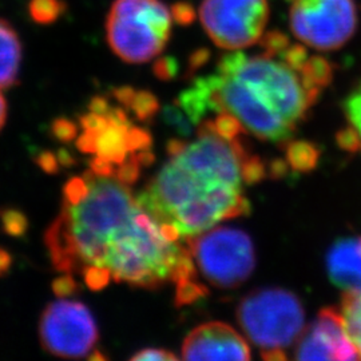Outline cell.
<instances>
[{"label":"cell","instance_id":"21","mask_svg":"<svg viewBox=\"0 0 361 361\" xmlns=\"http://www.w3.org/2000/svg\"><path fill=\"white\" fill-rule=\"evenodd\" d=\"M52 134L59 141H71L74 137H77V126L65 118H59L52 123Z\"/></svg>","mask_w":361,"mask_h":361},{"label":"cell","instance_id":"20","mask_svg":"<svg viewBox=\"0 0 361 361\" xmlns=\"http://www.w3.org/2000/svg\"><path fill=\"white\" fill-rule=\"evenodd\" d=\"M78 283L73 279V274H67L63 273V276L58 277L54 283H52V290L58 297H70L73 296L78 290Z\"/></svg>","mask_w":361,"mask_h":361},{"label":"cell","instance_id":"25","mask_svg":"<svg viewBox=\"0 0 361 361\" xmlns=\"http://www.w3.org/2000/svg\"><path fill=\"white\" fill-rule=\"evenodd\" d=\"M11 262H13V259L8 255V252H6L4 249L0 247V276H4L8 271L11 267Z\"/></svg>","mask_w":361,"mask_h":361},{"label":"cell","instance_id":"13","mask_svg":"<svg viewBox=\"0 0 361 361\" xmlns=\"http://www.w3.org/2000/svg\"><path fill=\"white\" fill-rule=\"evenodd\" d=\"M22 42L7 20L0 19V90L18 82L22 66Z\"/></svg>","mask_w":361,"mask_h":361},{"label":"cell","instance_id":"2","mask_svg":"<svg viewBox=\"0 0 361 361\" xmlns=\"http://www.w3.org/2000/svg\"><path fill=\"white\" fill-rule=\"evenodd\" d=\"M288 43L285 34L273 30L259 40L262 51L225 54L212 74L180 94V107L194 123L210 111L229 114L259 140L288 142L334 77L323 56H310L304 67L288 62L283 55Z\"/></svg>","mask_w":361,"mask_h":361},{"label":"cell","instance_id":"3","mask_svg":"<svg viewBox=\"0 0 361 361\" xmlns=\"http://www.w3.org/2000/svg\"><path fill=\"white\" fill-rule=\"evenodd\" d=\"M168 153V162L138 194L161 225L186 240L249 213L244 185L262 180L264 165L237 138L221 135L205 121L195 140H174Z\"/></svg>","mask_w":361,"mask_h":361},{"label":"cell","instance_id":"16","mask_svg":"<svg viewBox=\"0 0 361 361\" xmlns=\"http://www.w3.org/2000/svg\"><path fill=\"white\" fill-rule=\"evenodd\" d=\"M319 159V153L314 145L310 142H293L286 150L288 164L296 170H310L314 168Z\"/></svg>","mask_w":361,"mask_h":361},{"label":"cell","instance_id":"4","mask_svg":"<svg viewBox=\"0 0 361 361\" xmlns=\"http://www.w3.org/2000/svg\"><path fill=\"white\" fill-rule=\"evenodd\" d=\"M237 319L265 360L286 359L285 349L295 345L305 329L300 298L280 288L256 289L246 295L238 305Z\"/></svg>","mask_w":361,"mask_h":361},{"label":"cell","instance_id":"24","mask_svg":"<svg viewBox=\"0 0 361 361\" xmlns=\"http://www.w3.org/2000/svg\"><path fill=\"white\" fill-rule=\"evenodd\" d=\"M58 161L59 159L51 153H44L39 157V165L42 166V169H44L46 171H50V173L58 169Z\"/></svg>","mask_w":361,"mask_h":361},{"label":"cell","instance_id":"11","mask_svg":"<svg viewBox=\"0 0 361 361\" xmlns=\"http://www.w3.org/2000/svg\"><path fill=\"white\" fill-rule=\"evenodd\" d=\"M185 360H249L245 338L228 324L207 323L197 326L183 341Z\"/></svg>","mask_w":361,"mask_h":361},{"label":"cell","instance_id":"10","mask_svg":"<svg viewBox=\"0 0 361 361\" xmlns=\"http://www.w3.org/2000/svg\"><path fill=\"white\" fill-rule=\"evenodd\" d=\"M297 360H357L360 355L349 338L340 310L324 308L296 343Z\"/></svg>","mask_w":361,"mask_h":361},{"label":"cell","instance_id":"5","mask_svg":"<svg viewBox=\"0 0 361 361\" xmlns=\"http://www.w3.org/2000/svg\"><path fill=\"white\" fill-rule=\"evenodd\" d=\"M171 10L161 0H114L106 18L110 49L128 63H146L165 50Z\"/></svg>","mask_w":361,"mask_h":361},{"label":"cell","instance_id":"23","mask_svg":"<svg viewBox=\"0 0 361 361\" xmlns=\"http://www.w3.org/2000/svg\"><path fill=\"white\" fill-rule=\"evenodd\" d=\"M155 73L157 75L162 79H169L174 73H176V67H174V62L170 59H164L159 61L158 65L155 67Z\"/></svg>","mask_w":361,"mask_h":361},{"label":"cell","instance_id":"17","mask_svg":"<svg viewBox=\"0 0 361 361\" xmlns=\"http://www.w3.org/2000/svg\"><path fill=\"white\" fill-rule=\"evenodd\" d=\"M344 111L348 119L349 129L356 137L357 150H361V82L347 95Z\"/></svg>","mask_w":361,"mask_h":361},{"label":"cell","instance_id":"1","mask_svg":"<svg viewBox=\"0 0 361 361\" xmlns=\"http://www.w3.org/2000/svg\"><path fill=\"white\" fill-rule=\"evenodd\" d=\"M52 265L91 289L111 280L140 288L195 283L188 246L143 207L129 183L87 171L66 183L62 210L46 233Z\"/></svg>","mask_w":361,"mask_h":361},{"label":"cell","instance_id":"18","mask_svg":"<svg viewBox=\"0 0 361 361\" xmlns=\"http://www.w3.org/2000/svg\"><path fill=\"white\" fill-rule=\"evenodd\" d=\"M0 221L4 232L13 237H20L27 231L26 216L18 210L7 209L0 214Z\"/></svg>","mask_w":361,"mask_h":361},{"label":"cell","instance_id":"22","mask_svg":"<svg viewBox=\"0 0 361 361\" xmlns=\"http://www.w3.org/2000/svg\"><path fill=\"white\" fill-rule=\"evenodd\" d=\"M133 360H177L178 356H176L174 353L165 350V349H143L140 353L134 355L131 357Z\"/></svg>","mask_w":361,"mask_h":361},{"label":"cell","instance_id":"19","mask_svg":"<svg viewBox=\"0 0 361 361\" xmlns=\"http://www.w3.org/2000/svg\"><path fill=\"white\" fill-rule=\"evenodd\" d=\"M171 15H173V20H176L178 25L188 26V25L193 23L197 13H195V10H194V7L190 3L180 1V3L173 6Z\"/></svg>","mask_w":361,"mask_h":361},{"label":"cell","instance_id":"12","mask_svg":"<svg viewBox=\"0 0 361 361\" xmlns=\"http://www.w3.org/2000/svg\"><path fill=\"white\" fill-rule=\"evenodd\" d=\"M326 269L344 292H361V235L337 240L328 252Z\"/></svg>","mask_w":361,"mask_h":361},{"label":"cell","instance_id":"15","mask_svg":"<svg viewBox=\"0 0 361 361\" xmlns=\"http://www.w3.org/2000/svg\"><path fill=\"white\" fill-rule=\"evenodd\" d=\"M66 6L63 0H31L28 4V13L32 20L39 25H51L63 13Z\"/></svg>","mask_w":361,"mask_h":361},{"label":"cell","instance_id":"14","mask_svg":"<svg viewBox=\"0 0 361 361\" xmlns=\"http://www.w3.org/2000/svg\"><path fill=\"white\" fill-rule=\"evenodd\" d=\"M340 312L349 338L355 344L361 359V292H345Z\"/></svg>","mask_w":361,"mask_h":361},{"label":"cell","instance_id":"6","mask_svg":"<svg viewBox=\"0 0 361 361\" xmlns=\"http://www.w3.org/2000/svg\"><path fill=\"white\" fill-rule=\"evenodd\" d=\"M194 267L209 284L231 289L245 283L256 265L255 246L246 233L212 228L186 238Z\"/></svg>","mask_w":361,"mask_h":361},{"label":"cell","instance_id":"9","mask_svg":"<svg viewBox=\"0 0 361 361\" xmlns=\"http://www.w3.org/2000/svg\"><path fill=\"white\" fill-rule=\"evenodd\" d=\"M98 337L90 310L79 301L65 298L52 301L40 316V344L58 357H86L94 352Z\"/></svg>","mask_w":361,"mask_h":361},{"label":"cell","instance_id":"8","mask_svg":"<svg viewBox=\"0 0 361 361\" xmlns=\"http://www.w3.org/2000/svg\"><path fill=\"white\" fill-rule=\"evenodd\" d=\"M268 0H202L200 20L207 37L222 50L258 44L269 22Z\"/></svg>","mask_w":361,"mask_h":361},{"label":"cell","instance_id":"7","mask_svg":"<svg viewBox=\"0 0 361 361\" xmlns=\"http://www.w3.org/2000/svg\"><path fill=\"white\" fill-rule=\"evenodd\" d=\"M355 0H292L289 27L297 40L317 51H335L357 28Z\"/></svg>","mask_w":361,"mask_h":361},{"label":"cell","instance_id":"26","mask_svg":"<svg viewBox=\"0 0 361 361\" xmlns=\"http://www.w3.org/2000/svg\"><path fill=\"white\" fill-rule=\"evenodd\" d=\"M7 119V102L4 97L0 94V130L3 129Z\"/></svg>","mask_w":361,"mask_h":361}]
</instances>
